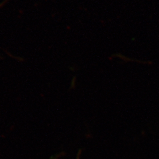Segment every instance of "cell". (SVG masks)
Returning <instances> with one entry per match:
<instances>
[{"instance_id": "1", "label": "cell", "mask_w": 159, "mask_h": 159, "mask_svg": "<svg viewBox=\"0 0 159 159\" xmlns=\"http://www.w3.org/2000/svg\"><path fill=\"white\" fill-rule=\"evenodd\" d=\"M77 159H79V155H78V157H77Z\"/></svg>"}]
</instances>
